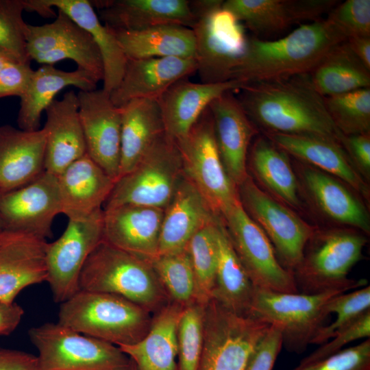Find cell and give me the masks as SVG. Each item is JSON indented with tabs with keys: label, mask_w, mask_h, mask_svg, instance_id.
I'll list each match as a JSON object with an SVG mask.
<instances>
[{
	"label": "cell",
	"mask_w": 370,
	"mask_h": 370,
	"mask_svg": "<svg viewBox=\"0 0 370 370\" xmlns=\"http://www.w3.org/2000/svg\"><path fill=\"white\" fill-rule=\"evenodd\" d=\"M238 91L237 98L247 116L264 133L317 134L339 143L343 134L308 74L248 84Z\"/></svg>",
	"instance_id": "6da1fadb"
},
{
	"label": "cell",
	"mask_w": 370,
	"mask_h": 370,
	"mask_svg": "<svg viewBox=\"0 0 370 370\" xmlns=\"http://www.w3.org/2000/svg\"><path fill=\"white\" fill-rule=\"evenodd\" d=\"M346 40L327 18L302 24L276 40L248 37L231 79L248 84L308 74L334 47Z\"/></svg>",
	"instance_id": "7a4b0ae2"
},
{
	"label": "cell",
	"mask_w": 370,
	"mask_h": 370,
	"mask_svg": "<svg viewBox=\"0 0 370 370\" xmlns=\"http://www.w3.org/2000/svg\"><path fill=\"white\" fill-rule=\"evenodd\" d=\"M79 290L117 295L150 312L169 302L149 261L103 240L82 267Z\"/></svg>",
	"instance_id": "3957f363"
},
{
	"label": "cell",
	"mask_w": 370,
	"mask_h": 370,
	"mask_svg": "<svg viewBox=\"0 0 370 370\" xmlns=\"http://www.w3.org/2000/svg\"><path fill=\"white\" fill-rule=\"evenodd\" d=\"M151 321L149 310L121 296L79 291L61 304L58 323L119 347L141 340Z\"/></svg>",
	"instance_id": "277c9868"
},
{
	"label": "cell",
	"mask_w": 370,
	"mask_h": 370,
	"mask_svg": "<svg viewBox=\"0 0 370 370\" xmlns=\"http://www.w3.org/2000/svg\"><path fill=\"white\" fill-rule=\"evenodd\" d=\"M367 243L364 234L353 230L315 232L293 273L299 293L347 292L366 286V280L349 279L348 274L362 258Z\"/></svg>",
	"instance_id": "5b68a950"
},
{
	"label": "cell",
	"mask_w": 370,
	"mask_h": 370,
	"mask_svg": "<svg viewBox=\"0 0 370 370\" xmlns=\"http://www.w3.org/2000/svg\"><path fill=\"white\" fill-rule=\"evenodd\" d=\"M223 1H191L195 20L191 29L195 38L197 71L202 83L231 79L248 40L243 24L222 7Z\"/></svg>",
	"instance_id": "8992f818"
},
{
	"label": "cell",
	"mask_w": 370,
	"mask_h": 370,
	"mask_svg": "<svg viewBox=\"0 0 370 370\" xmlns=\"http://www.w3.org/2000/svg\"><path fill=\"white\" fill-rule=\"evenodd\" d=\"M343 293L345 292L310 295L255 288L249 315L276 328L282 336V347L286 351L301 354L326 325L328 301Z\"/></svg>",
	"instance_id": "52a82bcc"
},
{
	"label": "cell",
	"mask_w": 370,
	"mask_h": 370,
	"mask_svg": "<svg viewBox=\"0 0 370 370\" xmlns=\"http://www.w3.org/2000/svg\"><path fill=\"white\" fill-rule=\"evenodd\" d=\"M37 349L39 370H131L132 361L119 347L45 323L28 332Z\"/></svg>",
	"instance_id": "ba28073f"
},
{
	"label": "cell",
	"mask_w": 370,
	"mask_h": 370,
	"mask_svg": "<svg viewBox=\"0 0 370 370\" xmlns=\"http://www.w3.org/2000/svg\"><path fill=\"white\" fill-rule=\"evenodd\" d=\"M182 176L177 144L164 133L136 167L115 182L103 210L126 204L164 209Z\"/></svg>",
	"instance_id": "9c48e42d"
},
{
	"label": "cell",
	"mask_w": 370,
	"mask_h": 370,
	"mask_svg": "<svg viewBox=\"0 0 370 370\" xmlns=\"http://www.w3.org/2000/svg\"><path fill=\"white\" fill-rule=\"evenodd\" d=\"M269 327L211 299L204 306L203 347L197 370H245Z\"/></svg>",
	"instance_id": "30bf717a"
},
{
	"label": "cell",
	"mask_w": 370,
	"mask_h": 370,
	"mask_svg": "<svg viewBox=\"0 0 370 370\" xmlns=\"http://www.w3.org/2000/svg\"><path fill=\"white\" fill-rule=\"evenodd\" d=\"M184 175L195 186L213 212L221 217L239 199L237 186L229 177L215 140L208 108L190 132L176 141Z\"/></svg>",
	"instance_id": "8fae6325"
},
{
	"label": "cell",
	"mask_w": 370,
	"mask_h": 370,
	"mask_svg": "<svg viewBox=\"0 0 370 370\" xmlns=\"http://www.w3.org/2000/svg\"><path fill=\"white\" fill-rule=\"evenodd\" d=\"M234 250L255 288L299 293L293 273L278 260L262 229L249 216L240 199L221 216Z\"/></svg>",
	"instance_id": "7c38bea8"
},
{
	"label": "cell",
	"mask_w": 370,
	"mask_h": 370,
	"mask_svg": "<svg viewBox=\"0 0 370 370\" xmlns=\"http://www.w3.org/2000/svg\"><path fill=\"white\" fill-rule=\"evenodd\" d=\"M237 189L243 207L269 238L280 264L293 273L314 229L260 188L249 175Z\"/></svg>",
	"instance_id": "4fadbf2b"
},
{
	"label": "cell",
	"mask_w": 370,
	"mask_h": 370,
	"mask_svg": "<svg viewBox=\"0 0 370 370\" xmlns=\"http://www.w3.org/2000/svg\"><path fill=\"white\" fill-rule=\"evenodd\" d=\"M103 210L85 220H69L66 230L45 251L47 280L54 301L63 303L79 290V278L91 252L103 240Z\"/></svg>",
	"instance_id": "5bb4252c"
},
{
	"label": "cell",
	"mask_w": 370,
	"mask_h": 370,
	"mask_svg": "<svg viewBox=\"0 0 370 370\" xmlns=\"http://www.w3.org/2000/svg\"><path fill=\"white\" fill-rule=\"evenodd\" d=\"M58 11L51 23L28 24L26 49L29 60L42 65L71 60L77 69L88 72L98 82L103 81V60L92 37L66 14Z\"/></svg>",
	"instance_id": "9a60e30c"
},
{
	"label": "cell",
	"mask_w": 370,
	"mask_h": 370,
	"mask_svg": "<svg viewBox=\"0 0 370 370\" xmlns=\"http://www.w3.org/2000/svg\"><path fill=\"white\" fill-rule=\"evenodd\" d=\"M60 213L62 202L58 178L46 171L20 188L0 191L3 230L46 240L52 236L53 221Z\"/></svg>",
	"instance_id": "2e32d148"
},
{
	"label": "cell",
	"mask_w": 370,
	"mask_h": 370,
	"mask_svg": "<svg viewBox=\"0 0 370 370\" xmlns=\"http://www.w3.org/2000/svg\"><path fill=\"white\" fill-rule=\"evenodd\" d=\"M77 95L86 154L116 182L120 173L121 108L103 88L79 90Z\"/></svg>",
	"instance_id": "e0dca14e"
},
{
	"label": "cell",
	"mask_w": 370,
	"mask_h": 370,
	"mask_svg": "<svg viewBox=\"0 0 370 370\" xmlns=\"http://www.w3.org/2000/svg\"><path fill=\"white\" fill-rule=\"evenodd\" d=\"M25 11L44 17L56 16L54 8L87 31L100 51L104 75L103 90L110 94L120 83L127 60L113 30L103 23L88 0H25Z\"/></svg>",
	"instance_id": "ac0fdd59"
},
{
	"label": "cell",
	"mask_w": 370,
	"mask_h": 370,
	"mask_svg": "<svg viewBox=\"0 0 370 370\" xmlns=\"http://www.w3.org/2000/svg\"><path fill=\"white\" fill-rule=\"evenodd\" d=\"M336 0H227L222 7L256 36L280 33L294 24L321 19Z\"/></svg>",
	"instance_id": "d6986e66"
},
{
	"label": "cell",
	"mask_w": 370,
	"mask_h": 370,
	"mask_svg": "<svg viewBox=\"0 0 370 370\" xmlns=\"http://www.w3.org/2000/svg\"><path fill=\"white\" fill-rule=\"evenodd\" d=\"M208 108L222 162L229 177L238 186L249 175L247 157L256 128L233 92L219 96Z\"/></svg>",
	"instance_id": "ffe728a7"
},
{
	"label": "cell",
	"mask_w": 370,
	"mask_h": 370,
	"mask_svg": "<svg viewBox=\"0 0 370 370\" xmlns=\"http://www.w3.org/2000/svg\"><path fill=\"white\" fill-rule=\"evenodd\" d=\"M164 209L126 204L103 210V240L148 261L158 255Z\"/></svg>",
	"instance_id": "44dd1931"
},
{
	"label": "cell",
	"mask_w": 370,
	"mask_h": 370,
	"mask_svg": "<svg viewBox=\"0 0 370 370\" xmlns=\"http://www.w3.org/2000/svg\"><path fill=\"white\" fill-rule=\"evenodd\" d=\"M196 71L192 58L127 59L122 79L110 92V99L118 108L133 99L158 100L174 83Z\"/></svg>",
	"instance_id": "7402d4cb"
},
{
	"label": "cell",
	"mask_w": 370,
	"mask_h": 370,
	"mask_svg": "<svg viewBox=\"0 0 370 370\" xmlns=\"http://www.w3.org/2000/svg\"><path fill=\"white\" fill-rule=\"evenodd\" d=\"M101 21L114 30L140 31L162 25L191 28L195 20L186 0L90 1Z\"/></svg>",
	"instance_id": "603a6c76"
},
{
	"label": "cell",
	"mask_w": 370,
	"mask_h": 370,
	"mask_svg": "<svg viewBox=\"0 0 370 370\" xmlns=\"http://www.w3.org/2000/svg\"><path fill=\"white\" fill-rule=\"evenodd\" d=\"M0 243V300L14 302L25 288L46 282L47 242L29 234L3 230Z\"/></svg>",
	"instance_id": "cb8c5ba5"
},
{
	"label": "cell",
	"mask_w": 370,
	"mask_h": 370,
	"mask_svg": "<svg viewBox=\"0 0 370 370\" xmlns=\"http://www.w3.org/2000/svg\"><path fill=\"white\" fill-rule=\"evenodd\" d=\"M245 85L234 79L195 83L186 77L176 82L158 100L165 134L175 141L184 137L212 101Z\"/></svg>",
	"instance_id": "d4e9b609"
},
{
	"label": "cell",
	"mask_w": 370,
	"mask_h": 370,
	"mask_svg": "<svg viewBox=\"0 0 370 370\" xmlns=\"http://www.w3.org/2000/svg\"><path fill=\"white\" fill-rule=\"evenodd\" d=\"M45 112V169L57 176L86 154L77 93L65 92L61 99H54Z\"/></svg>",
	"instance_id": "484cf974"
},
{
	"label": "cell",
	"mask_w": 370,
	"mask_h": 370,
	"mask_svg": "<svg viewBox=\"0 0 370 370\" xmlns=\"http://www.w3.org/2000/svg\"><path fill=\"white\" fill-rule=\"evenodd\" d=\"M264 134L287 154L338 179L365 197L369 195L367 184L343 147L334 138L317 134Z\"/></svg>",
	"instance_id": "4316f807"
},
{
	"label": "cell",
	"mask_w": 370,
	"mask_h": 370,
	"mask_svg": "<svg viewBox=\"0 0 370 370\" xmlns=\"http://www.w3.org/2000/svg\"><path fill=\"white\" fill-rule=\"evenodd\" d=\"M218 217L183 174L171 199L164 209L158 255L185 249L191 238Z\"/></svg>",
	"instance_id": "83f0119b"
},
{
	"label": "cell",
	"mask_w": 370,
	"mask_h": 370,
	"mask_svg": "<svg viewBox=\"0 0 370 370\" xmlns=\"http://www.w3.org/2000/svg\"><path fill=\"white\" fill-rule=\"evenodd\" d=\"M62 213L69 220L82 221L101 210L115 181L87 154L57 175Z\"/></svg>",
	"instance_id": "f1b7e54d"
},
{
	"label": "cell",
	"mask_w": 370,
	"mask_h": 370,
	"mask_svg": "<svg viewBox=\"0 0 370 370\" xmlns=\"http://www.w3.org/2000/svg\"><path fill=\"white\" fill-rule=\"evenodd\" d=\"M43 128L25 131L10 125L0 126V191L20 188L45 169Z\"/></svg>",
	"instance_id": "f546056e"
},
{
	"label": "cell",
	"mask_w": 370,
	"mask_h": 370,
	"mask_svg": "<svg viewBox=\"0 0 370 370\" xmlns=\"http://www.w3.org/2000/svg\"><path fill=\"white\" fill-rule=\"evenodd\" d=\"M183 308L169 301L155 312L150 328L141 340L119 346L136 370H177V327Z\"/></svg>",
	"instance_id": "4dcf8cb0"
},
{
	"label": "cell",
	"mask_w": 370,
	"mask_h": 370,
	"mask_svg": "<svg viewBox=\"0 0 370 370\" xmlns=\"http://www.w3.org/2000/svg\"><path fill=\"white\" fill-rule=\"evenodd\" d=\"M98 82L82 69L64 71L53 65H42L34 71L25 92L20 97L17 116L18 128L29 132L39 130L42 112L64 88L72 86L79 90H92L97 88Z\"/></svg>",
	"instance_id": "1f68e13d"
},
{
	"label": "cell",
	"mask_w": 370,
	"mask_h": 370,
	"mask_svg": "<svg viewBox=\"0 0 370 370\" xmlns=\"http://www.w3.org/2000/svg\"><path fill=\"white\" fill-rule=\"evenodd\" d=\"M120 108L121 130L119 177L133 170L158 138L164 133L158 100L133 99Z\"/></svg>",
	"instance_id": "d6a6232c"
},
{
	"label": "cell",
	"mask_w": 370,
	"mask_h": 370,
	"mask_svg": "<svg viewBox=\"0 0 370 370\" xmlns=\"http://www.w3.org/2000/svg\"><path fill=\"white\" fill-rule=\"evenodd\" d=\"M302 176L309 193L325 215L366 234L369 233L367 210L345 183L308 164L303 169Z\"/></svg>",
	"instance_id": "836d02e7"
},
{
	"label": "cell",
	"mask_w": 370,
	"mask_h": 370,
	"mask_svg": "<svg viewBox=\"0 0 370 370\" xmlns=\"http://www.w3.org/2000/svg\"><path fill=\"white\" fill-rule=\"evenodd\" d=\"M216 238L217 265L212 299L237 314L249 315L255 287L220 217L216 223Z\"/></svg>",
	"instance_id": "e575fe53"
},
{
	"label": "cell",
	"mask_w": 370,
	"mask_h": 370,
	"mask_svg": "<svg viewBox=\"0 0 370 370\" xmlns=\"http://www.w3.org/2000/svg\"><path fill=\"white\" fill-rule=\"evenodd\" d=\"M112 30L127 59L195 56L194 34L187 27L162 25L140 31Z\"/></svg>",
	"instance_id": "d590c367"
},
{
	"label": "cell",
	"mask_w": 370,
	"mask_h": 370,
	"mask_svg": "<svg viewBox=\"0 0 370 370\" xmlns=\"http://www.w3.org/2000/svg\"><path fill=\"white\" fill-rule=\"evenodd\" d=\"M308 75L314 88L323 97L370 88V70L346 41L334 47Z\"/></svg>",
	"instance_id": "8d00e7d4"
},
{
	"label": "cell",
	"mask_w": 370,
	"mask_h": 370,
	"mask_svg": "<svg viewBox=\"0 0 370 370\" xmlns=\"http://www.w3.org/2000/svg\"><path fill=\"white\" fill-rule=\"evenodd\" d=\"M250 164L277 199L294 208L301 206L297 179L285 151L267 137H259L251 148Z\"/></svg>",
	"instance_id": "74e56055"
},
{
	"label": "cell",
	"mask_w": 370,
	"mask_h": 370,
	"mask_svg": "<svg viewBox=\"0 0 370 370\" xmlns=\"http://www.w3.org/2000/svg\"><path fill=\"white\" fill-rule=\"evenodd\" d=\"M171 301L184 307L197 302L194 271L186 249L149 261Z\"/></svg>",
	"instance_id": "f35d334b"
},
{
	"label": "cell",
	"mask_w": 370,
	"mask_h": 370,
	"mask_svg": "<svg viewBox=\"0 0 370 370\" xmlns=\"http://www.w3.org/2000/svg\"><path fill=\"white\" fill-rule=\"evenodd\" d=\"M198 231L190 240L186 249L189 254L197 286V302L207 304L214 288L217 265L216 223Z\"/></svg>",
	"instance_id": "ab89813d"
},
{
	"label": "cell",
	"mask_w": 370,
	"mask_h": 370,
	"mask_svg": "<svg viewBox=\"0 0 370 370\" xmlns=\"http://www.w3.org/2000/svg\"><path fill=\"white\" fill-rule=\"evenodd\" d=\"M323 99L332 121L343 134L369 133L370 88Z\"/></svg>",
	"instance_id": "60d3db41"
},
{
	"label": "cell",
	"mask_w": 370,
	"mask_h": 370,
	"mask_svg": "<svg viewBox=\"0 0 370 370\" xmlns=\"http://www.w3.org/2000/svg\"><path fill=\"white\" fill-rule=\"evenodd\" d=\"M204 306L194 302L183 308L177 327V370H197L204 341Z\"/></svg>",
	"instance_id": "b9f144b4"
},
{
	"label": "cell",
	"mask_w": 370,
	"mask_h": 370,
	"mask_svg": "<svg viewBox=\"0 0 370 370\" xmlns=\"http://www.w3.org/2000/svg\"><path fill=\"white\" fill-rule=\"evenodd\" d=\"M369 310V285L334 295L326 304L325 311L328 315L335 314L336 319L322 328L312 344L321 345L326 343L339 330L356 321Z\"/></svg>",
	"instance_id": "7bdbcfd3"
},
{
	"label": "cell",
	"mask_w": 370,
	"mask_h": 370,
	"mask_svg": "<svg viewBox=\"0 0 370 370\" xmlns=\"http://www.w3.org/2000/svg\"><path fill=\"white\" fill-rule=\"evenodd\" d=\"M24 0H0V47L18 60L30 62L27 53L28 24L23 18Z\"/></svg>",
	"instance_id": "ee69618b"
},
{
	"label": "cell",
	"mask_w": 370,
	"mask_h": 370,
	"mask_svg": "<svg viewBox=\"0 0 370 370\" xmlns=\"http://www.w3.org/2000/svg\"><path fill=\"white\" fill-rule=\"evenodd\" d=\"M347 39L370 36V1L347 0L338 3L326 18Z\"/></svg>",
	"instance_id": "f6af8a7d"
},
{
	"label": "cell",
	"mask_w": 370,
	"mask_h": 370,
	"mask_svg": "<svg viewBox=\"0 0 370 370\" xmlns=\"http://www.w3.org/2000/svg\"><path fill=\"white\" fill-rule=\"evenodd\" d=\"M292 370H370V338L323 359L299 363Z\"/></svg>",
	"instance_id": "bcb514c9"
},
{
	"label": "cell",
	"mask_w": 370,
	"mask_h": 370,
	"mask_svg": "<svg viewBox=\"0 0 370 370\" xmlns=\"http://www.w3.org/2000/svg\"><path fill=\"white\" fill-rule=\"evenodd\" d=\"M370 337V310L356 321L336 333L326 343L319 345L314 352L304 358L300 364L317 361L343 349V347L354 341Z\"/></svg>",
	"instance_id": "7dc6e473"
},
{
	"label": "cell",
	"mask_w": 370,
	"mask_h": 370,
	"mask_svg": "<svg viewBox=\"0 0 370 370\" xmlns=\"http://www.w3.org/2000/svg\"><path fill=\"white\" fill-rule=\"evenodd\" d=\"M282 348L280 332L270 325L252 353L245 370H272Z\"/></svg>",
	"instance_id": "c3c4849f"
},
{
	"label": "cell",
	"mask_w": 370,
	"mask_h": 370,
	"mask_svg": "<svg viewBox=\"0 0 370 370\" xmlns=\"http://www.w3.org/2000/svg\"><path fill=\"white\" fill-rule=\"evenodd\" d=\"M34 71L30 62H17L0 70V98L21 97L25 92Z\"/></svg>",
	"instance_id": "681fc988"
},
{
	"label": "cell",
	"mask_w": 370,
	"mask_h": 370,
	"mask_svg": "<svg viewBox=\"0 0 370 370\" xmlns=\"http://www.w3.org/2000/svg\"><path fill=\"white\" fill-rule=\"evenodd\" d=\"M339 143L354 165L365 173L370 170L369 133L343 134Z\"/></svg>",
	"instance_id": "f907efd6"
},
{
	"label": "cell",
	"mask_w": 370,
	"mask_h": 370,
	"mask_svg": "<svg viewBox=\"0 0 370 370\" xmlns=\"http://www.w3.org/2000/svg\"><path fill=\"white\" fill-rule=\"evenodd\" d=\"M0 370H39L38 357L20 350L0 348Z\"/></svg>",
	"instance_id": "816d5d0a"
},
{
	"label": "cell",
	"mask_w": 370,
	"mask_h": 370,
	"mask_svg": "<svg viewBox=\"0 0 370 370\" xmlns=\"http://www.w3.org/2000/svg\"><path fill=\"white\" fill-rule=\"evenodd\" d=\"M23 309L16 303L0 300V335H9L20 323Z\"/></svg>",
	"instance_id": "f5cc1de1"
},
{
	"label": "cell",
	"mask_w": 370,
	"mask_h": 370,
	"mask_svg": "<svg viewBox=\"0 0 370 370\" xmlns=\"http://www.w3.org/2000/svg\"><path fill=\"white\" fill-rule=\"evenodd\" d=\"M346 42L354 54L370 70V36L352 37Z\"/></svg>",
	"instance_id": "db71d44e"
},
{
	"label": "cell",
	"mask_w": 370,
	"mask_h": 370,
	"mask_svg": "<svg viewBox=\"0 0 370 370\" xmlns=\"http://www.w3.org/2000/svg\"><path fill=\"white\" fill-rule=\"evenodd\" d=\"M17 62L21 61L18 60L14 56L0 47V70L7 65Z\"/></svg>",
	"instance_id": "11a10c76"
},
{
	"label": "cell",
	"mask_w": 370,
	"mask_h": 370,
	"mask_svg": "<svg viewBox=\"0 0 370 370\" xmlns=\"http://www.w3.org/2000/svg\"><path fill=\"white\" fill-rule=\"evenodd\" d=\"M3 235V231L2 230H0V243H1V241H2Z\"/></svg>",
	"instance_id": "9f6ffc18"
},
{
	"label": "cell",
	"mask_w": 370,
	"mask_h": 370,
	"mask_svg": "<svg viewBox=\"0 0 370 370\" xmlns=\"http://www.w3.org/2000/svg\"><path fill=\"white\" fill-rule=\"evenodd\" d=\"M3 230V225H2L1 220L0 219V230Z\"/></svg>",
	"instance_id": "6f0895ef"
},
{
	"label": "cell",
	"mask_w": 370,
	"mask_h": 370,
	"mask_svg": "<svg viewBox=\"0 0 370 370\" xmlns=\"http://www.w3.org/2000/svg\"><path fill=\"white\" fill-rule=\"evenodd\" d=\"M131 370H136V368H135V366H134L133 362H132V367Z\"/></svg>",
	"instance_id": "680465c9"
}]
</instances>
